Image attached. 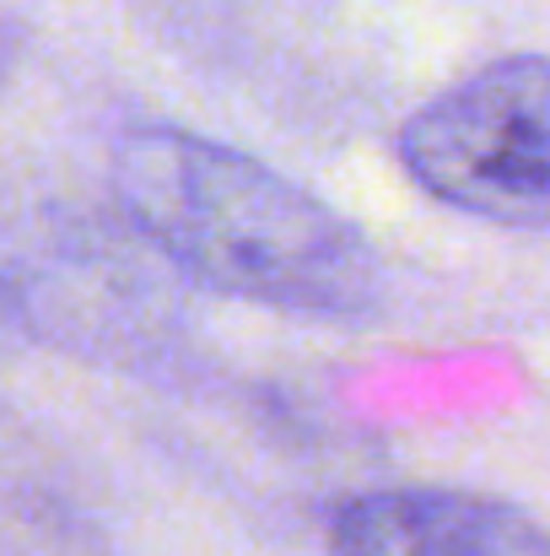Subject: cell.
I'll use <instances>...</instances> for the list:
<instances>
[{
    "mask_svg": "<svg viewBox=\"0 0 550 556\" xmlns=\"http://www.w3.org/2000/svg\"><path fill=\"white\" fill-rule=\"evenodd\" d=\"M22 49H27V27H22V16L0 11V92L11 87V76H16V65H22Z\"/></svg>",
    "mask_w": 550,
    "mask_h": 556,
    "instance_id": "cell-4",
    "label": "cell"
},
{
    "mask_svg": "<svg viewBox=\"0 0 550 556\" xmlns=\"http://www.w3.org/2000/svg\"><path fill=\"white\" fill-rule=\"evenodd\" d=\"M330 556H550V530L524 508L453 486L357 492L330 514Z\"/></svg>",
    "mask_w": 550,
    "mask_h": 556,
    "instance_id": "cell-3",
    "label": "cell"
},
{
    "mask_svg": "<svg viewBox=\"0 0 550 556\" xmlns=\"http://www.w3.org/2000/svg\"><path fill=\"white\" fill-rule=\"evenodd\" d=\"M108 185L130 232L221 298L303 319H367L383 303V265L362 232L227 141L136 125L114 141Z\"/></svg>",
    "mask_w": 550,
    "mask_h": 556,
    "instance_id": "cell-1",
    "label": "cell"
},
{
    "mask_svg": "<svg viewBox=\"0 0 550 556\" xmlns=\"http://www.w3.org/2000/svg\"><path fill=\"white\" fill-rule=\"evenodd\" d=\"M0 325H11V308H5V292H0Z\"/></svg>",
    "mask_w": 550,
    "mask_h": 556,
    "instance_id": "cell-5",
    "label": "cell"
},
{
    "mask_svg": "<svg viewBox=\"0 0 550 556\" xmlns=\"http://www.w3.org/2000/svg\"><path fill=\"white\" fill-rule=\"evenodd\" d=\"M399 168L491 227H550V60L502 54L399 125Z\"/></svg>",
    "mask_w": 550,
    "mask_h": 556,
    "instance_id": "cell-2",
    "label": "cell"
}]
</instances>
